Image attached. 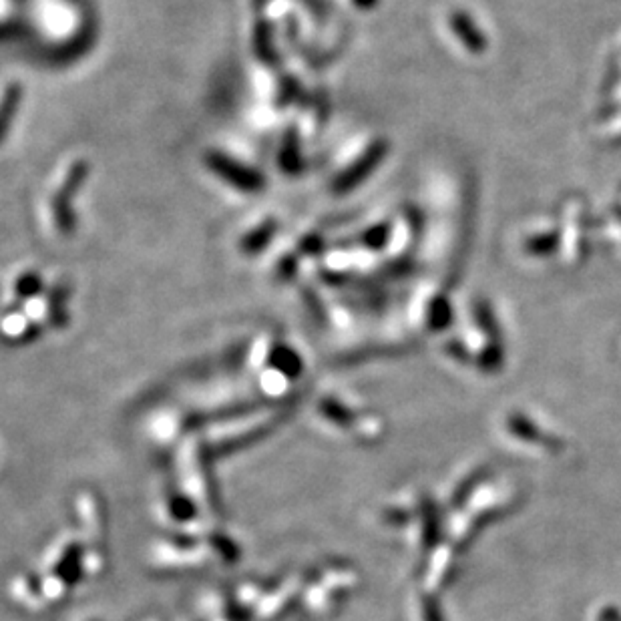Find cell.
I'll return each mask as SVG.
<instances>
[{
    "label": "cell",
    "instance_id": "5b68a950",
    "mask_svg": "<svg viewBox=\"0 0 621 621\" xmlns=\"http://www.w3.org/2000/svg\"><path fill=\"white\" fill-rule=\"evenodd\" d=\"M39 288H41V282H39L37 276H27V278H23L21 284H19V292H21L23 296H33V294L39 292Z\"/></svg>",
    "mask_w": 621,
    "mask_h": 621
},
{
    "label": "cell",
    "instance_id": "3957f363",
    "mask_svg": "<svg viewBox=\"0 0 621 621\" xmlns=\"http://www.w3.org/2000/svg\"><path fill=\"white\" fill-rule=\"evenodd\" d=\"M21 97H23V91H21V85H11L3 97V103H0V139L5 137V133L9 131V125L13 121V117L17 115V109H19V103H21Z\"/></svg>",
    "mask_w": 621,
    "mask_h": 621
},
{
    "label": "cell",
    "instance_id": "277c9868",
    "mask_svg": "<svg viewBox=\"0 0 621 621\" xmlns=\"http://www.w3.org/2000/svg\"><path fill=\"white\" fill-rule=\"evenodd\" d=\"M274 230H276L274 222H266L262 228L254 230V232L246 238L244 250H246V252H258V250H262V248L268 244V240L274 236Z\"/></svg>",
    "mask_w": 621,
    "mask_h": 621
},
{
    "label": "cell",
    "instance_id": "6da1fadb",
    "mask_svg": "<svg viewBox=\"0 0 621 621\" xmlns=\"http://www.w3.org/2000/svg\"><path fill=\"white\" fill-rule=\"evenodd\" d=\"M89 169H87V163L85 161H77L63 187L59 189L57 197L53 199V214H55V222H57V228L63 232V234H69L73 228H75V216H73V210H71V199L75 197V193L81 189L85 177H87Z\"/></svg>",
    "mask_w": 621,
    "mask_h": 621
},
{
    "label": "cell",
    "instance_id": "7a4b0ae2",
    "mask_svg": "<svg viewBox=\"0 0 621 621\" xmlns=\"http://www.w3.org/2000/svg\"><path fill=\"white\" fill-rule=\"evenodd\" d=\"M205 163L210 165L212 171H216L222 179H226L228 183H232V185H236L248 193H258L264 187V177L258 171L234 161L228 155L210 153L205 157Z\"/></svg>",
    "mask_w": 621,
    "mask_h": 621
}]
</instances>
